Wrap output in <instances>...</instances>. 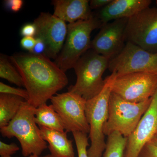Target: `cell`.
Wrapping results in <instances>:
<instances>
[{
    "label": "cell",
    "mask_w": 157,
    "mask_h": 157,
    "mask_svg": "<svg viewBox=\"0 0 157 157\" xmlns=\"http://www.w3.org/2000/svg\"><path fill=\"white\" fill-rule=\"evenodd\" d=\"M9 58L22 77L28 102L35 108L46 104L67 85L66 73L45 55L18 53Z\"/></svg>",
    "instance_id": "1"
},
{
    "label": "cell",
    "mask_w": 157,
    "mask_h": 157,
    "mask_svg": "<svg viewBox=\"0 0 157 157\" xmlns=\"http://www.w3.org/2000/svg\"><path fill=\"white\" fill-rule=\"evenodd\" d=\"M36 109L27 101H25L15 117L7 126L0 129L3 137L17 138L25 157L32 155L40 156L48 147L35 121Z\"/></svg>",
    "instance_id": "2"
},
{
    "label": "cell",
    "mask_w": 157,
    "mask_h": 157,
    "mask_svg": "<svg viewBox=\"0 0 157 157\" xmlns=\"http://www.w3.org/2000/svg\"><path fill=\"white\" fill-rule=\"evenodd\" d=\"M109 60L90 49L74 65L77 77L76 83L68 88L74 93L87 101L94 98L104 88L106 81L102 77L109 66Z\"/></svg>",
    "instance_id": "3"
},
{
    "label": "cell",
    "mask_w": 157,
    "mask_h": 157,
    "mask_svg": "<svg viewBox=\"0 0 157 157\" xmlns=\"http://www.w3.org/2000/svg\"><path fill=\"white\" fill-rule=\"evenodd\" d=\"M114 74L105 78V86L100 94L86 101L85 114L90 126L91 145L87 150L88 157H102L106 147L104 127L109 116V97Z\"/></svg>",
    "instance_id": "4"
},
{
    "label": "cell",
    "mask_w": 157,
    "mask_h": 157,
    "mask_svg": "<svg viewBox=\"0 0 157 157\" xmlns=\"http://www.w3.org/2000/svg\"><path fill=\"white\" fill-rule=\"evenodd\" d=\"M102 23L94 17L86 20L68 24L67 37L55 63L63 72L73 68L77 61L91 49V34L100 29Z\"/></svg>",
    "instance_id": "5"
},
{
    "label": "cell",
    "mask_w": 157,
    "mask_h": 157,
    "mask_svg": "<svg viewBox=\"0 0 157 157\" xmlns=\"http://www.w3.org/2000/svg\"><path fill=\"white\" fill-rule=\"evenodd\" d=\"M152 98L144 102L133 103L112 92L109 97V116L104 127V135L108 136L118 132L128 138L148 109Z\"/></svg>",
    "instance_id": "6"
},
{
    "label": "cell",
    "mask_w": 157,
    "mask_h": 157,
    "mask_svg": "<svg viewBox=\"0 0 157 157\" xmlns=\"http://www.w3.org/2000/svg\"><path fill=\"white\" fill-rule=\"evenodd\" d=\"M125 39L126 43L157 53V8L148 7L128 18Z\"/></svg>",
    "instance_id": "7"
},
{
    "label": "cell",
    "mask_w": 157,
    "mask_h": 157,
    "mask_svg": "<svg viewBox=\"0 0 157 157\" xmlns=\"http://www.w3.org/2000/svg\"><path fill=\"white\" fill-rule=\"evenodd\" d=\"M108 69L116 76L139 72L157 75V53L126 42L120 53L109 60Z\"/></svg>",
    "instance_id": "8"
},
{
    "label": "cell",
    "mask_w": 157,
    "mask_h": 157,
    "mask_svg": "<svg viewBox=\"0 0 157 157\" xmlns=\"http://www.w3.org/2000/svg\"><path fill=\"white\" fill-rule=\"evenodd\" d=\"M111 89L112 92L127 101L144 102L151 98L156 92L157 75L142 72L117 76L114 74Z\"/></svg>",
    "instance_id": "9"
},
{
    "label": "cell",
    "mask_w": 157,
    "mask_h": 157,
    "mask_svg": "<svg viewBox=\"0 0 157 157\" xmlns=\"http://www.w3.org/2000/svg\"><path fill=\"white\" fill-rule=\"evenodd\" d=\"M50 101L63 124L65 131L89 134L90 126L85 114L86 101L84 99L68 91L57 94Z\"/></svg>",
    "instance_id": "10"
},
{
    "label": "cell",
    "mask_w": 157,
    "mask_h": 157,
    "mask_svg": "<svg viewBox=\"0 0 157 157\" xmlns=\"http://www.w3.org/2000/svg\"><path fill=\"white\" fill-rule=\"evenodd\" d=\"M36 28L35 38L42 40L46 46L45 55L56 59L64 44L67 25L64 21L48 12H42L34 20Z\"/></svg>",
    "instance_id": "11"
},
{
    "label": "cell",
    "mask_w": 157,
    "mask_h": 157,
    "mask_svg": "<svg viewBox=\"0 0 157 157\" xmlns=\"http://www.w3.org/2000/svg\"><path fill=\"white\" fill-rule=\"evenodd\" d=\"M128 18L104 24L91 41V49L109 60L119 54L126 44L125 30Z\"/></svg>",
    "instance_id": "12"
},
{
    "label": "cell",
    "mask_w": 157,
    "mask_h": 157,
    "mask_svg": "<svg viewBox=\"0 0 157 157\" xmlns=\"http://www.w3.org/2000/svg\"><path fill=\"white\" fill-rule=\"evenodd\" d=\"M157 135V90L135 131L128 137L124 157H137L142 147Z\"/></svg>",
    "instance_id": "13"
},
{
    "label": "cell",
    "mask_w": 157,
    "mask_h": 157,
    "mask_svg": "<svg viewBox=\"0 0 157 157\" xmlns=\"http://www.w3.org/2000/svg\"><path fill=\"white\" fill-rule=\"evenodd\" d=\"M151 0H112L94 15L103 24L122 18H130L148 8Z\"/></svg>",
    "instance_id": "14"
},
{
    "label": "cell",
    "mask_w": 157,
    "mask_h": 157,
    "mask_svg": "<svg viewBox=\"0 0 157 157\" xmlns=\"http://www.w3.org/2000/svg\"><path fill=\"white\" fill-rule=\"evenodd\" d=\"M53 15L69 24L94 17L88 0H54Z\"/></svg>",
    "instance_id": "15"
},
{
    "label": "cell",
    "mask_w": 157,
    "mask_h": 157,
    "mask_svg": "<svg viewBox=\"0 0 157 157\" xmlns=\"http://www.w3.org/2000/svg\"><path fill=\"white\" fill-rule=\"evenodd\" d=\"M43 140L48 143L51 155L54 157H74L73 141L68 139L67 131L60 132L39 127Z\"/></svg>",
    "instance_id": "16"
},
{
    "label": "cell",
    "mask_w": 157,
    "mask_h": 157,
    "mask_svg": "<svg viewBox=\"0 0 157 157\" xmlns=\"http://www.w3.org/2000/svg\"><path fill=\"white\" fill-rule=\"evenodd\" d=\"M25 101L19 96L0 94V128L7 126L15 117Z\"/></svg>",
    "instance_id": "17"
},
{
    "label": "cell",
    "mask_w": 157,
    "mask_h": 157,
    "mask_svg": "<svg viewBox=\"0 0 157 157\" xmlns=\"http://www.w3.org/2000/svg\"><path fill=\"white\" fill-rule=\"evenodd\" d=\"M35 119L39 127H44L62 132L66 131L59 116L52 104L48 105L46 103L36 108Z\"/></svg>",
    "instance_id": "18"
},
{
    "label": "cell",
    "mask_w": 157,
    "mask_h": 157,
    "mask_svg": "<svg viewBox=\"0 0 157 157\" xmlns=\"http://www.w3.org/2000/svg\"><path fill=\"white\" fill-rule=\"evenodd\" d=\"M128 138L114 132L108 136L103 157H124Z\"/></svg>",
    "instance_id": "19"
},
{
    "label": "cell",
    "mask_w": 157,
    "mask_h": 157,
    "mask_svg": "<svg viewBox=\"0 0 157 157\" xmlns=\"http://www.w3.org/2000/svg\"><path fill=\"white\" fill-rule=\"evenodd\" d=\"M0 77L19 86H24L22 77L9 58L1 55L0 57Z\"/></svg>",
    "instance_id": "20"
},
{
    "label": "cell",
    "mask_w": 157,
    "mask_h": 157,
    "mask_svg": "<svg viewBox=\"0 0 157 157\" xmlns=\"http://www.w3.org/2000/svg\"><path fill=\"white\" fill-rule=\"evenodd\" d=\"M78 157H88L87 147L90 146L87 134L80 132H73Z\"/></svg>",
    "instance_id": "21"
},
{
    "label": "cell",
    "mask_w": 157,
    "mask_h": 157,
    "mask_svg": "<svg viewBox=\"0 0 157 157\" xmlns=\"http://www.w3.org/2000/svg\"><path fill=\"white\" fill-rule=\"evenodd\" d=\"M0 93L1 94H8L12 95L19 96L25 99L26 101L29 100L28 93L26 90L19 88H17L11 87L2 82H0Z\"/></svg>",
    "instance_id": "22"
},
{
    "label": "cell",
    "mask_w": 157,
    "mask_h": 157,
    "mask_svg": "<svg viewBox=\"0 0 157 157\" xmlns=\"http://www.w3.org/2000/svg\"><path fill=\"white\" fill-rule=\"evenodd\" d=\"M137 157H157V143L151 140L142 147Z\"/></svg>",
    "instance_id": "23"
},
{
    "label": "cell",
    "mask_w": 157,
    "mask_h": 157,
    "mask_svg": "<svg viewBox=\"0 0 157 157\" xmlns=\"http://www.w3.org/2000/svg\"><path fill=\"white\" fill-rule=\"evenodd\" d=\"M19 150V147L15 143L8 144L0 141V155L1 157L11 156Z\"/></svg>",
    "instance_id": "24"
},
{
    "label": "cell",
    "mask_w": 157,
    "mask_h": 157,
    "mask_svg": "<svg viewBox=\"0 0 157 157\" xmlns=\"http://www.w3.org/2000/svg\"><path fill=\"white\" fill-rule=\"evenodd\" d=\"M36 33V28L33 22L27 23L24 25L21 28L20 33L23 37H35Z\"/></svg>",
    "instance_id": "25"
},
{
    "label": "cell",
    "mask_w": 157,
    "mask_h": 157,
    "mask_svg": "<svg viewBox=\"0 0 157 157\" xmlns=\"http://www.w3.org/2000/svg\"><path fill=\"white\" fill-rule=\"evenodd\" d=\"M36 40L35 37H23L21 40L20 45L23 48L28 51L29 52H32L36 45Z\"/></svg>",
    "instance_id": "26"
},
{
    "label": "cell",
    "mask_w": 157,
    "mask_h": 157,
    "mask_svg": "<svg viewBox=\"0 0 157 157\" xmlns=\"http://www.w3.org/2000/svg\"><path fill=\"white\" fill-rule=\"evenodd\" d=\"M22 0H6L5 5L7 9L14 12H18L23 6Z\"/></svg>",
    "instance_id": "27"
},
{
    "label": "cell",
    "mask_w": 157,
    "mask_h": 157,
    "mask_svg": "<svg viewBox=\"0 0 157 157\" xmlns=\"http://www.w3.org/2000/svg\"><path fill=\"white\" fill-rule=\"evenodd\" d=\"M112 0H91L90 1V6L91 10L101 9L107 6Z\"/></svg>",
    "instance_id": "28"
},
{
    "label": "cell",
    "mask_w": 157,
    "mask_h": 157,
    "mask_svg": "<svg viewBox=\"0 0 157 157\" xmlns=\"http://www.w3.org/2000/svg\"><path fill=\"white\" fill-rule=\"evenodd\" d=\"M36 45L34 47L33 52L31 53L36 55H45L46 46L45 43L40 39H36Z\"/></svg>",
    "instance_id": "29"
},
{
    "label": "cell",
    "mask_w": 157,
    "mask_h": 157,
    "mask_svg": "<svg viewBox=\"0 0 157 157\" xmlns=\"http://www.w3.org/2000/svg\"><path fill=\"white\" fill-rule=\"evenodd\" d=\"M29 157H54L52 156L51 154H48L44 156H40L35 155H32L30 156Z\"/></svg>",
    "instance_id": "30"
},
{
    "label": "cell",
    "mask_w": 157,
    "mask_h": 157,
    "mask_svg": "<svg viewBox=\"0 0 157 157\" xmlns=\"http://www.w3.org/2000/svg\"><path fill=\"white\" fill-rule=\"evenodd\" d=\"M153 140H155V141H156L157 143V135H156L154 137L153 139Z\"/></svg>",
    "instance_id": "31"
},
{
    "label": "cell",
    "mask_w": 157,
    "mask_h": 157,
    "mask_svg": "<svg viewBox=\"0 0 157 157\" xmlns=\"http://www.w3.org/2000/svg\"><path fill=\"white\" fill-rule=\"evenodd\" d=\"M156 4H157V0L156 1Z\"/></svg>",
    "instance_id": "32"
},
{
    "label": "cell",
    "mask_w": 157,
    "mask_h": 157,
    "mask_svg": "<svg viewBox=\"0 0 157 157\" xmlns=\"http://www.w3.org/2000/svg\"><path fill=\"white\" fill-rule=\"evenodd\" d=\"M13 157L9 156V157Z\"/></svg>",
    "instance_id": "33"
}]
</instances>
